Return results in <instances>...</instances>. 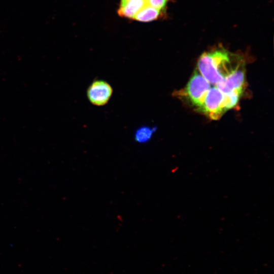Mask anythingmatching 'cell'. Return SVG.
I'll return each instance as SVG.
<instances>
[{"label":"cell","instance_id":"obj_8","mask_svg":"<svg viewBox=\"0 0 274 274\" xmlns=\"http://www.w3.org/2000/svg\"><path fill=\"white\" fill-rule=\"evenodd\" d=\"M156 130V127H150L146 126L140 127L136 130L134 134L135 141L140 143L147 142L152 138Z\"/></svg>","mask_w":274,"mask_h":274},{"label":"cell","instance_id":"obj_4","mask_svg":"<svg viewBox=\"0 0 274 274\" xmlns=\"http://www.w3.org/2000/svg\"><path fill=\"white\" fill-rule=\"evenodd\" d=\"M216 86L224 94L241 96L246 87L245 64L226 77Z\"/></svg>","mask_w":274,"mask_h":274},{"label":"cell","instance_id":"obj_1","mask_svg":"<svg viewBox=\"0 0 274 274\" xmlns=\"http://www.w3.org/2000/svg\"><path fill=\"white\" fill-rule=\"evenodd\" d=\"M244 64L241 55L219 46L201 55L197 70L210 84L216 85Z\"/></svg>","mask_w":274,"mask_h":274},{"label":"cell","instance_id":"obj_2","mask_svg":"<svg viewBox=\"0 0 274 274\" xmlns=\"http://www.w3.org/2000/svg\"><path fill=\"white\" fill-rule=\"evenodd\" d=\"M210 88V84L197 69L186 86L174 92L173 94L187 101L199 111Z\"/></svg>","mask_w":274,"mask_h":274},{"label":"cell","instance_id":"obj_5","mask_svg":"<svg viewBox=\"0 0 274 274\" xmlns=\"http://www.w3.org/2000/svg\"><path fill=\"white\" fill-rule=\"evenodd\" d=\"M113 93V89L107 82L97 80L89 86L87 95L89 101L97 106H104L108 103Z\"/></svg>","mask_w":274,"mask_h":274},{"label":"cell","instance_id":"obj_7","mask_svg":"<svg viewBox=\"0 0 274 274\" xmlns=\"http://www.w3.org/2000/svg\"><path fill=\"white\" fill-rule=\"evenodd\" d=\"M163 13L151 6H147L135 15L133 20L143 22H150L160 18Z\"/></svg>","mask_w":274,"mask_h":274},{"label":"cell","instance_id":"obj_3","mask_svg":"<svg viewBox=\"0 0 274 274\" xmlns=\"http://www.w3.org/2000/svg\"><path fill=\"white\" fill-rule=\"evenodd\" d=\"M227 110L225 95L216 86L210 88L199 111L212 120H218Z\"/></svg>","mask_w":274,"mask_h":274},{"label":"cell","instance_id":"obj_9","mask_svg":"<svg viewBox=\"0 0 274 274\" xmlns=\"http://www.w3.org/2000/svg\"><path fill=\"white\" fill-rule=\"evenodd\" d=\"M147 1L149 6L164 12L168 0H147Z\"/></svg>","mask_w":274,"mask_h":274},{"label":"cell","instance_id":"obj_6","mask_svg":"<svg viewBox=\"0 0 274 274\" xmlns=\"http://www.w3.org/2000/svg\"><path fill=\"white\" fill-rule=\"evenodd\" d=\"M147 6H149L147 0H121L117 12L120 16L133 20L135 15Z\"/></svg>","mask_w":274,"mask_h":274}]
</instances>
